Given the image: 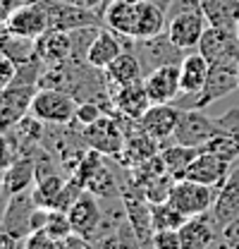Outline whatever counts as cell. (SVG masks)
Here are the masks:
<instances>
[{"instance_id": "obj_1", "label": "cell", "mask_w": 239, "mask_h": 249, "mask_svg": "<svg viewBox=\"0 0 239 249\" xmlns=\"http://www.w3.org/2000/svg\"><path fill=\"white\" fill-rule=\"evenodd\" d=\"M239 89V58H227V60L210 62L208 79L204 84L201 93H191V96H179V108H208L210 103L225 98L227 93Z\"/></svg>"}, {"instance_id": "obj_2", "label": "cell", "mask_w": 239, "mask_h": 249, "mask_svg": "<svg viewBox=\"0 0 239 249\" xmlns=\"http://www.w3.org/2000/svg\"><path fill=\"white\" fill-rule=\"evenodd\" d=\"M132 51L137 53V58L141 62V70H144V77L163 67V65H179L184 60V55L189 51H182L179 46L172 43V38L168 36V31L158 34V36H151V38H134L132 41Z\"/></svg>"}, {"instance_id": "obj_3", "label": "cell", "mask_w": 239, "mask_h": 249, "mask_svg": "<svg viewBox=\"0 0 239 249\" xmlns=\"http://www.w3.org/2000/svg\"><path fill=\"white\" fill-rule=\"evenodd\" d=\"M77 98L60 89H38L31 101V115L46 124H69L74 123Z\"/></svg>"}, {"instance_id": "obj_4", "label": "cell", "mask_w": 239, "mask_h": 249, "mask_svg": "<svg viewBox=\"0 0 239 249\" xmlns=\"http://www.w3.org/2000/svg\"><path fill=\"white\" fill-rule=\"evenodd\" d=\"M86 146L98 151V154L108 156V158H118L124 149V124L118 115L105 113L101 120H96L93 124L82 129Z\"/></svg>"}, {"instance_id": "obj_5", "label": "cell", "mask_w": 239, "mask_h": 249, "mask_svg": "<svg viewBox=\"0 0 239 249\" xmlns=\"http://www.w3.org/2000/svg\"><path fill=\"white\" fill-rule=\"evenodd\" d=\"M215 194H218V187L201 185V182H194V180L182 178V180L175 182L168 201L177 211H182L187 218H194V216H201V213H208L210 209H213Z\"/></svg>"}, {"instance_id": "obj_6", "label": "cell", "mask_w": 239, "mask_h": 249, "mask_svg": "<svg viewBox=\"0 0 239 249\" xmlns=\"http://www.w3.org/2000/svg\"><path fill=\"white\" fill-rule=\"evenodd\" d=\"M215 134H218L215 118H208L201 108H187V110H182L172 142L184 144V146H194V149H204Z\"/></svg>"}, {"instance_id": "obj_7", "label": "cell", "mask_w": 239, "mask_h": 249, "mask_svg": "<svg viewBox=\"0 0 239 249\" xmlns=\"http://www.w3.org/2000/svg\"><path fill=\"white\" fill-rule=\"evenodd\" d=\"M206 29H208V19H206L201 7L184 10V12L168 17V27H165L168 36L172 38V43L179 46L182 51H196Z\"/></svg>"}, {"instance_id": "obj_8", "label": "cell", "mask_w": 239, "mask_h": 249, "mask_svg": "<svg viewBox=\"0 0 239 249\" xmlns=\"http://www.w3.org/2000/svg\"><path fill=\"white\" fill-rule=\"evenodd\" d=\"M46 2H48V12H51V29L74 31L84 29V27H103L105 24V19L91 7L67 2V0H46Z\"/></svg>"}, {"instance_id": "obj_9", "label": "cell", "mask_w": 239, "mask_h": 249, "mask_svg": "<svg viewBox=\"0 0 239 249\" xmlns=\"http://www.w3.org/2000/svg\"><path fill=\"white\" fill-rule=\"evenodd\" d=\"M5 29L12 34L27 36V38H38L41 34L51 29V12H48V2L46 0H27L22 2L15 15L7 19Z\"/></svg>"}, {"instance_id": "obj_10", "label": "cell", "mask_w": 239, "mask_h": 249, "mask_svg": "<svg viewBox=\"0 0 239 249\" xmlns=\"http://www.w3.org/2000/svg\"><path fill=\"white\" fill-rule=\"evenodd\" d=\"M38 209L36 199H34V192L29 189H22V192H15L10 194L5 209H2V218H0V228L12 232L15 237L24 240L31 232V216L34 211Z\"/></svg>"}, {"instance_id": "obj_11", "label": "cell", "mask_w": 239, "mask_h": 249, "mask_svg": "<svg viewBox=\"0 0 239 249\" xmlns=\"http://www.w3.org/2000/svg\"><path fill=\"white\" fill-rule=\"evenodd\" d=\"M179 118H182V108L175 103H151V108L141 115L139 124L144 132H149L153 139L163 144L172 139Z\"/></svg>"}, {"instance_id": "obj_12", "label": "cell", "mask_w": 239, "mask_h": 249, "mask_svg": "<svg viewBox=\"0 0 239 249\" xmlns=\"http://www.w3.org/2000/svg\"><path fill=\"white\" fill-rule=\"evenodd\" d=\"M208 62L239 58V31L222 29V27H210L204 31L201 43L196 48Z\"/></svg>"}, {"instance_id": "obj_13", "label": "cell", "mask_w": 239, "mask_h": 249, "mask_svg": "<svg viewBox=\"0 0 239 249\" xmlns=\"http://www.w3.org/2000/svg\"><path fill=\"white\" fill-rule=\"evenodd\" d=\"M232 165L230 160L220 158V156L210 154V151H199V156L191 160V165L187 168L184 178L187 180H194V182H201V185H210V187H220L227 175L232 173Z\"/></svg>"}, {"instance_id": "obj_14", "label": "cell", "mask_w": 239, "mask_h": 249, "mask_svg": "<svg viewBox=\"0 0 239 249\" xmlns=\"http://www.w3.org/2000/svg\"><path fill=\"white\" fill-rule=\"evenodd\" d=\"M67 213H69L72 230H74L77 235H82V237L91 240V237L96 235V230L101 228V220H103V206H101L98 196L86 189Z\"/></svg>"}, {"instance_id": "obj_15", "label": "cell", "mask_w": 239, "mask_h": 249, "mask_svg": "<svg viewBox=\"0 0 239 249\" xmlns=\"http://www.w3.org/2000/svg\"><path fill=\"white\" fill-rule=\"evenodd\" d=\"M144 87L151 103H175L182 93L179 87V65H163L144 77Z\"/></svg>"}, {"instance_id": "obj_16", "label": "cell", "mask_w": 239, "mask_h": 249, "mask_svg": "<svg viewBox=\"0 0 239 249\" xmlns=\"http://www.w3.org/2000/svg\"><path fill=\"white\" fill-rule=\"evenodd\" d=\"M179 235H182V249H213L220 237V228L208 211L201 216L187 218L184 225L179 228Z\"/></svg>"}, {"instance_id": "obj_17", "label": "cell", "mask_w": 239, "mask_h": 249, "mask_svg": "<svg viewBox=\"0 0 239 249\" xmlns=\"http://www.w3.org/2000/svg\"><path fill=\"white\" fill-rule=\"evenodd\" d=\"M113 115L120 118H127V120H141V115L151 108V98L146 93L144 82H134V84H127V87H120L113 89Z\"/></svg>"}, {"instance_id": "obj_18", "label": "cell", "mask_w": 239, "mask_h": 249, "mask_svg": "<svg viewBox=\"0 0 239 249\" xmlns=\"http://www.w3.org/2000/svg\"><path fill=\"white\" fill-rule=\"evenodd\" d=\"M210 216L218 223V228L222 230L225 225H230L235 218H239V165L232 168V173L227 175V180L218 187Z\"/></svg>"}, {"instance_id": "obj_19", "label": "cell", "mask_w": 239, "mask_h": 249, "mask_svg": "<svg viewBox=\"0 0 239 249\" xmlns=\"http://www.w3.org/2000/svg\"><path fill=\"white\" fill-rule=\"evenodd\" d=\"M129 43H132V38L120 36V34H115V31L108 29V27L105 29L101 27L98 36L93 38L89 53H86V62L93 65V67H98V70H105L110 62L118 60L120 55H122L124 48H129Z\"/></svg>"}, {"instance_id": "obj_20", "label": "cell", "mask_w": 239, "mask_h": 249, "mask_svg": "<svg viewBox=\"0 0 239 249\" xmlns=\"http://www.w3.org/2000/svg\"><path fill=\"white\" fill-rule=\"evenodd\" d=\"M141 2V0H139ZM139 2H132V0H113L103 15L105 19V27L113 29L120 36H127V38H137V31H139Z\"/></svg>"}, {"instance_id": "obj_21", "label": "cell", "mask_w": 239, "mask_h": 249, "mask_svg": "<svg viewBox=\"0 0 239 249\" xmlns=\"http://www.w3.org/2000/svg\"><path fill=\"white\" fill-rule=\"evenodd\" d=\"M36 55L48 67L72 60V36H69V31L48 29L46 34H41L36 38Z\"/></svg>"}, {"instance_id": "obj_22", "label": "cell", "mask_w": 239, "mask_h": 249, "mask_svg": "<svg viewBox=\"0 0 239 249\" xmlns=\"http://www.w3.org/2000/svg\"><path fill=\"white\" fill-rule=\"evenodd\" d=\"M103 74H105V79H108L110 91H113V89H120V87H127V84H134V82H144L141 62H139L137 53H134L132 48H124L118 60H113L103 70Z\"/></svg>"}, {"instance_id": "obj_23", "label": "cell", "mask_w": 239, "mask_h": 249, "mask_svg": "<svg viewBox=\"0 0 239 249\" xmlns=\"http://www.w3.org/2000/svg\"><path fill=\"white\" fill-rule=\"evenodd\" d=\"M208 70H210V62L199 51H189L184 55V60L179 62V87H182V93L184 96L201 93L206 79H208Z\"/></svg>"}, {"instance_id": "obj_24", "label": "cell", "mask_w": 239, "mask_h": 249, "mask_svg": "<svg viewBox=\"0 0 239 249\" xmlns=\"http://www.w3.org/2000/svg\"><path fill=\"white\" fill-rule=\"evenodd\" d=\"M201 149H194V146H184V144H177V142H163L160 144V156H163V163L168 168V173L175 178V180H182L187 168L191 165V160L199 156Z\"/></svg>"}, {"instance_id": "obj_25", "label": "cell", "mask_w": 239, "mask_h": 249, "mask_svg": "<svg viewBox=\"0 0 239 249\" xmlns=\"http://www.w3.org/2000/svg\"><path fill=\"white\" fill-rule=\"evenodd\" d=\"M201 10L210 27L235 29L239 27V0H201Z\"/></svg>"}, {"instance_id": "obj_26", "label": "cell", "mask_w": 239, "mask_h": 249, "mask_svg": "<svg viewBox=\"0 0 239 249\" xmlns=\"http://www.w3.org/2000/svg\"><path fill=\"white\" fill-rule=\"evenodd\" d=\"M31 182H36V158H17L2 178V192L10 196L15 192L27 189Z\"/></svg>"}, {"instance_id": "obj_27", "label": "cell", "mask_w": 239, "mask_h": 249, "mask_svg": "<svg viewBox=\"0 0 239 249\" xmlns=\"http://www.w3.org/2000/svg\"><path fill=\"white\" fill-rule=\"evenodd\" d=\"M0 53L17 65L29 62L36 55V38H27V36L12 34L10 29H2L0 31Z\"/></svg>"}, {"instance_id": "obj_28", "label": "cell", "mask_w": 239, "mask_h": 249, "mask_svg": "<svg viewBox=\"0 0 239 249\" xmlns=\"http://www.w3.org/2000/svg\"><path fill=\"white\" fill-rule=\"evenodd\" d=\"M62 187H65V178L60 173H55V175L36 180V187L31 192H34V199L41 209H55V201H58Z\"/></svg>"}, {"instance_id": "obj_29", "label": "cell", "mask_w": 239, "mask_h": 249, "mask_svg": "<svg viewBox=\"0 0 239 249\" xmlns=\"http://www.w3.org/2000/svg\"><path fill=\"white\" fill-rule=\"evenodd\" d=\"M204 151L220 156L230 163H237L239 160V134L237 132H218L208 144L204 146Z\"/></svg>"}, {"instance_id": "obj_30", "label": "cell", "mask_w": 239, "mask_h": 249, "mask_svg": "<svg viewBox=\"0 0 239 249\" xmlns=\"http://www.w3.org/2000/svg\"><path fill=\"white\" fill-rule=\"evenodd\" d=\"M187 216L177 211L170 201L153 204V232L155 230H179L184 225Z\"/></svg>"}, {"instance_id": "obj_31", "label": "cell", "mask_w": 239, "mask_h": 249, "mask_svg": "<svg viewBox=\"0 0 239 249\" xmlns=\"http://www.w3.org/2000/svg\"><path fill=\"white\" fill-rule=\"evenodd\" d=\"M46 232H51L55 240H65L67 235H72V223H69V213L60 211V209H51L48 211V220H46Z\"/></svg>"}, {"instance_id": "obj_32", "label": "cell", "mask_w": 239, "mask_h": 249, "mask_svg": "<svg viewBox=\"0 0 239 249\" xmlns=\"http://www.w3.org/2000/svg\"><path fill=\"white\" fill-rule=\"evenodd\" d=\"M103 115H105V108L98 101H82V103H77V110H74V124L84 129L96 120H101Z\"/></svg>"}, {"instance_id": "obj_33", "label": "cell", "mask_w": 239, "mask_h": 249, "mask_svg": "<svg viewBox=\"0 0 239 249\" xmlns=\"http://www.w3.org/2000/svg\"><path fill=\"white\" fill-rule=\"evenodd\" d=\"M22 249H60V240L46 230H34L22 240Z\"/></svg>"}, {"instance_id": "obj_34", "label": "cell", "mask_w": 239, "mask_h": 249, "mask_svg": "<svg viewBox=\"0 0 239 249\" xmlns=\"http://www.w3.org/2000/svg\"><path fill=\"white\" fill-rule=\"evenodd\" d=\"M153 249H182L179 230H155L153 232Z\"/></svg>"}, {"instance_id": "obj_35", "label": "cell", "mask_w": 239, "mask_h": 249, "mask_svg": "<svg viewBox=\"0 0 239 249\" xmlns=\"http://www.w3.org/2000/svg\"><path fill=\"white\" fill-rule=\"evenodd\" d=\"M218 249H239V218H235L230 225H225L220 230V237H218Z\"/></svg>"}, {"instance_id": "obj_36", "label": "cell", "mask_w": 239, "mask_h": 249, "mask_svg": "<svg viewBox=\"0 0 239 249\" xmlns=\"http://www.w3.org/2000/svg\"><path fill=\"white\" fill-rule=\"evenodd\" d=\"M15 77H17V62H12L10 58L2 55V58H0V89L12 87Z\"/></svg>"}, {"instance_id": "obj_37", "label": "cell", "mask_w": 239, "mask_h": 249, "mask_svg": "<svg viewBox=\"0 0 239 249\" xmlns=\"http://www.w3.org/2000/svg\"><path fill=\"white\" fill-rule=\"evenodd\" d=\"M218 132H237L239 134V108H232L222 118H218Z\"/></svg>"}, {"instance_id": "obj_38", "label": "cell", "mask_w": 239, "mask_h": 249, "mask_svg": "<svg viewBox=\"0 0 239 249\" xmlns=\"http://www.w3.org/2000/svg\"><path fill=\"white\" fill-rule=\"evenodd\" d=\"M60 249H96V247H93L91 240L77 235V232H72V235H67L65 240H60Z\"/></svg>"}, {"instance_id": "obj_39", "label": "cell", "mask_w": 239, "mask_h": 249, "mask_svg": "<svg viewBox=\"0 0 239 249\" xmlns=\"http://www.w3.org/2000/svg\"><path fill=\"white\" fill-rule=\"evenodd\" d=\"M22 2H27V0H0V24H2V27L7 24V19L15 15V10H17Z\"/></svg>"}, {"instance_id": "obj_40", "label": "cell", "mask_w": 239, "mask_h": 249, "mask_svg": "<svg viewBox=\"0 0 239 249\" xmlns=\"http://www.w3.org/2000/svg\"><path fill=\"white\" fill-rule=\"evenodd\" d=\"M153 2H155L158 7H163V10H165V15H168V7L172 5V0H153Z\"/></svg>"}, {"instance_id": "obj_41", "label": "cell", "mask_w": 239, "mask_h": 249, "mask_svg": "<svg viewBox=\"0 0 239 249\" xmlns=\"http://www.w3.org/2000/svg\"><path fill=\"white\" fill-rule=\"evenodd\" d=\"M132 2H139V0H132Z\"/></svg>"}, {"instance_id": "obj_42", "label": "cell", "mask_w": 239, "mask_h": 249, "mask_svg": "<svg viewBox=\"0 0 239 249\" xmlns=\"http://www.w3.org/2000/svg\"><path fill=\"white\" fill-rule=\"evenodd\" d=\"M237 31H239V27H237Z\"/></svg>"}]
</instances>
